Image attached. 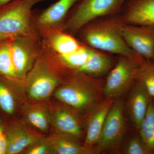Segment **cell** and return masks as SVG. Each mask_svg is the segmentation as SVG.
<instances>
[{
  "mask_svg": "<svg viewBox=\"0 0 154 154\" xmlns=\"http://www.w3.org/2000/svg\"><path fill=\"white\" fill-rule=\"evenodd\" d=\"M125 24L120 13L101 17L84 25L76 35L82 43L93 49L144 62L126 44L122 34Z\"/></svg>",
  "mask_w": 154,
  "mask_h": 154,
  "instance_id": "1",
  "label": "cell"
},
{
  "mask_svg": "<svg viewBox=\"0 0 154 154\" xmlns=\"http://www.w3.org/2000/svg\"><path fill=\"white\" fill-rule=\"evenodd\" d=\"M104 84L99 78L71 71L54 94L60 102L81 115L89 113L105 99Z\"/></svg>",
  "mask_w": 154,
  "mask_h": 154,
  "instance_id": "2",
  "label": "cell"
},
{
  "mask_svg": "<svg viewBox=\"0 0 154 154\" xmlns=\"http://www.w3.org/2000/svg\"><path fill=\"white\" fill-rule=\"evenodd\" d=\"M69 72L57 54L42 42L41 53L25 79L24 88L27 96L33 101L46 100Z\"/></svg>",
  "mask_w": 154,
  "mask_h": 154,
  "instance_id": "3",
  "label": "cell"
},
{
  "mask_svg": "<svg viewBox=\"0 0 154 154\" xmlns=\"http://www.w3.org/2000/svg\"><path fill=\"white\" fill-rule=\"evenodd\" d=\"M46 1L12 0L0 6V39L38 35L32 25L33 8Z\"/></svg>",
  "mask_w": 154,
  "mask_h": 154,
  "instance_id": "4",
  "label": "cell"
},
{
  "mask_svg": "<svg viewBox=\"0 0 154 154\" xmlns=\"http://www.w3.org/2000/svg\"><path fill=\"white\" fill-rule=\"evenodd\" d=\"M127 0H79L66 19L63 31L76 35L88 23L101 18L120 14Z\"/></svg>",
  "mask_w": 154,
  "mask_h": 154,
  "instance_id": "5",
  "label": "cell"
},
{
  "mask_svg": "<svg viewBox=\"0 0 154 154\" xmlns=\"http://www.w3.org/2000/svg\"><path fill=\"white\" fill-rule=\"evenodd\" d=\"M146 61L140 62L126 57L119 56L104 84L105 98L115 99L125 93L136 82L140 68Z\"/></svg>",
  "mask_w": 154,
  "mask_h": 154,
  "instance_id": "6",
  "label": "cell"
},
{
  "mask_svg": "<svg viewBox=\"0 0 154 154\" xmlns=\"http://www.w3.org/2000/svg\"><path fill=\"white\" fill-rule=\"evenodd\" d=\"M79 0H57L46 8L33 11L32 25L42 39L51 33L63 31L69 12Z\"/></svg>",
  "mask_w": 154,
  "mask_h": 154,
  "instance_id": "7",
  "label": "cell"
},
{
  "mask_svg": "<svg viewBox=\"0 0 154 154\" xmlns=\"http://www.w3.org/2000/svg\"><path fill=\"white\" fill-rule=\"evenodd\" d=\"M42 46V39L38 35L12 38V59L19 79L25 82L27 75L41 53Z\"/></svg>",
  "mask_w": 154,
  "mask_h": 154,
  "instance_id": "8",
  "label": "cell"
},
{
  "mask_svg": "<svg viewBox=\"0 0 154 154\" xmlns=\"http://www.w3.org/2000/svg\"><path fill=\"white\" fill-rule=\"evenodd\" d=\"M126 129L124 107L121 100H114L105 119L96 147L99 152L120 146Z\"/></svg>",
  "mask_w": 154,
  "mask_h": 154,
  "instance_id": "9",
  "label": "cell"
},
{
  "mask_svg": "<svg viewBox=\"0 0 154 154\" xmlns=\"http://www.w3.org/2000/svg\"><path fill=\"white\" fill-rule=\"evenodd\" d=\"M5 133L8 146L6 154L22 153L29 146L45 136L24 120L9 122L5 124Z\"/></svg>",
  "mask_w": 154,
  "mask_h": 154,
  "instance_id": "10",
  "label": "cell"
},
{
  "mask_svg": "<svg viewBox=\"0 0 154 154\" xmlns=\"http://www.w3.org/2000/svg\"><path fill=\"white\" fill-rule=\"evenodd\" d=\"M49 108L54 132L67 135L78 140L82 137L84 134L81 114L60 102L51 105Z\"/></svg>",
  "mask_w": 154,
  "mask_h": 154,
  "instance_id": "11",
  "label": "cell"
},
{
  "mask_svg": "<svg viewBox=\"0 0 154 154\" xmlns=\"http://www.w3.org/2000/svg\"><path fill=\"white\" fill-rule=\"evenodd\" d=\"M122 34L133 51L146 60L154 61V27L125 24Z\"/></svg>",
  "mask_w": 154,
  "mask_h": 154,
  "instance_id": "12",
  "label": "cell"
},
{
  "mask_svg": "<svg viewBox=\"0 0 154 154\" xmlns=\"http://www.w3.org/2000/svg\"><path fill=\"white\" fill-rule=\"evenodd\" d=\"M120 14L127 25L154 27V0H127Z\"/></svg>",
  "mask_w": 154,
  "mask_h": 154,
  "instance_id": "13",
  "label": "cell"
},
{
  "mask_svg": "<svg viewBox=\"0 0 154 154\" xmlns=\"http://www.w3.org/2000/svg\"><path fill=\"white\" fill-rule=\"evenodd\" d=\"M115 99L105 98L88 114L86 122V135L84 144L86 146H96L100 138L103 125Z\"/></svg>",
  "mask_w": 154,
  "mask_h": 154,
  "instance_id": "14",
  "label": "cell"
},
{
  "mask_svg": "<svg viewBox=\"0 0 154 154\" xmlns=\"http://www.w3.org/2000/svg\"><path fill=\"white\" fill-rule=\"evenodd\" d=\"M23 87L0 76V113L3 116L12 119L20 108Z\"/></svg>",
  "mask_w": 154,
  "mask_h": 154,
  "instance_id": "15",
  "label": "cell"
},
{
  "mask_svg": "<svg viewBox=\"0 0 154 154\" xmlns=\"http://www.w3.org/2000/svg\"><path fill=\"white\" fill-rule=\"evenodd\" d=\"M151 99L145 86L136 81L130 94L128 110L133 124L138 130L146 114Z\"/></svg>",
  "mask_w": 154,
  "mask_h": 154,
  "instance_id": "16",
  "label": "cell"
},
{
  "mask_svg": "<svg viewBox=\"0 0 154 154\" xmlns=\"http://www.w3.org/2000/svg\"><path fill=\"white\" fill-rule=\"evenodd\" d=\"M23 104L22 108L24 121L43 134H47L51 129V118L49 106L34 101Z\"/></svg>",
  "mask_w": 154,
  "mask_h": 154,
  "instance_id": "17",
  "label": "cell"
},
{
  "mask_svg": "<svg viewBox=\"0 0 154 154\" xmlns=\"http://www.w3.org/2000/svg\"><path fill=\"white\" fill-rule=\"evenodd\" d=\"M53 154H95L100 152L96 146L89 148L67 135L52 132L49 136Z\"/></svg>",
  "mask_w": 154,
  "mask_h": 154,
  "instance_id": "18",
  "label": "cell"
},
{
  "mask_svg": "<svg viewBox=\"0 0 154 154\" xmlns=\"http://www.w3.org/2000/svg\"><path fill=\"white\" fill-rule=\"evenodd\" d=\"M112 55L92 48L86 63L75 72L95 78L104 75L110 72L116 62Z\"/></svg>",
  "mask_w": 154,
  "mask_h": 154,
  "instance_id": "19",
  "label": "cell"
},
{
  "mask_svg": "<svg viewBox=\"0 0 154 154\" xmlns=\"http://www.w3.org/2000/svg\"><path fill=\"white\" fill-rule=\"evenodd\" d=\"M75 36L59 31L42 38L44 44L58 55L69 54L79 49L82 43Z\"/></svg>",
  "mask_w": 154,
  "mask_h": 154,
  "instance_id": "20",
  "label": "cell"
},
{
  "mask_svg": "<svg viewBox=\"0 0 154 154\" xmlns=\"http://www.w3.org/2000/svg\"><path fill=\"white\" fill-rule=\"evenodd\" d=\"M12 39H0V76L24 85L25 82L18 78L14 67L11 54Z\"/></svg>",
  "mask_w": 154,
  "mask_h": 154,
  "instance_id": "21",
  "label": "cell"
},
{
  "mask_svg": "<svg viewBox=\"0 0 154 154\" xmlns=\"http://www.w3.org/2000/svg\"><path fill=\"white\" fill-rule=\"evenodd\" d=\"M92 48L85 44L74 52L63 55H58L63 66L70 71L75 72L83 66L91 55Z\"/></svg>",
  "mask_w": 154,
  "mask_h": 154,
  "instance_id": "22",
  "label": "cell"
},
{
  "mask_svg": "<svg viewBox=\"0 0 154 154\" xmlns=\"http://www.w3.org/2000/svg\"><path fill=\"white\" fill-rule=\"evenodd\" d=\"M138 130L140 137L152 154H154V102L152 100Z\"/></svg>",
  "mask_w": 154,
  "mask_h": 154,
  "instance_id": "23",
  "label": "cell"
},
{
  "mask_svg": "<svg viewBox=\"0 0 154 154\" xmlns=\"http://www.w3.org/2000/svg\"><path fill=\"white\" fill-rule=\"evenodd\" d=\"M136 81L145 86L150 96L154 99V61L146 60L140 66Z\"/></svg>",
  "mask_w": 154,
  "mask_h": 154,
  "instance_id": "24",
  "label": "cell"
},
{
  "mask_svg": "<svg viewBox=\"0 0 154 154\" xmlns=\"http://www.w3.org/2000/svg\"><path fill=\"white\" fill-rule=\"evenodd\" d=\"M25 154H53L52 145L49 137L45 136L27 148Z\"/></svg>",
  "mask_w": 154,
  "mask_h": 154,
  "instance_id": "25",
  "label": "cell"
},
{
  "mask_svg": "<svg viewBox=\"0 0 154 154\" xmlns=\"http://www.w3.org/2000/svg\"><path fill=\"white\" fill-rule=\"evenodd\" d=\"M122 153L125 154H152L144 143L139 137L134 136L125 146Z\"/></svg>",
  "mask_w": 154,
  "mask_h": 154,
  "instance_id": "26",
  "label": "cell"
},
{
  "mask_svg": "<svg viewBox=\"0 0 154 154\" xmlns=\"http://www.w3.org/2000/svg\"><path fill=\"white\" fill-rule=\"evenodd\" d=\"M7 142L5 134L0 138V154H6L7 152Z\"/></svg>",
  "mask_w": 154,
  "mask_h": 154,
  "instance_id": "27",
  "label": "cell"
},
{
  "mask_svg": "<svg viewBox=\"0 0 154 154\" xmlns=\"http://www.w3.org/2000/svg\"><path fill=\"white\" fill-rule=\"evenodd\" d=\"M5 124L0 119V138L5 134Z\"/></svg>",
  "mask_w": 154,
  "mask_h": 154,
  "instance_id": "28",
  "label": "cell"
},
{
  "mask_svg": "<svg viewBox=\"0 0 154 154\" xmlns=\"http://www.w3.org/2000/svg\"><path fill=\"white\" fill-rule=\"evenodd\" d=\"M11 1L12 0H0V6L7 4Z\"/></svg>",
  "mask_w": 154,
  "mask_h": 154,
  "instance_id": "29",
  "label": "cell"
}]
</instances>
